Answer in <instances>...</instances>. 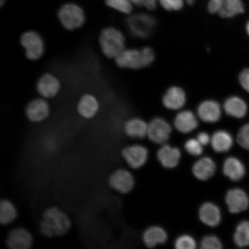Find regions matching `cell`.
I'll return each instance as SVG.
<instances>
[{"instance_id":"10","label":"cell","mask_w":249,"mask_h":249,"mask_svg":"<svg viewBox=\"0 0 249 249\" xmlns=\"http://www.w3.org/2000/svg\"><path fill=\"white\" fill-rule=\"evenodd\" d=\"M51 107L46 99L42 97L31 101L25 109V114L31 123L37 124L45 121L50 116Z\"/></svg>"},{"instance_id":"4","label":"cell","mask_w":249,"mask_h":249,"mask_svg":"<svg viewBox=\"0 0 249 249\" xmlns=\"http://www.w3.org/2000/svg\"><path fill=\"white\" fill-rule=\"evenodd\" d=\"M57 17L62 26L68 31L79 29L86 22V15L83 9L73 2L62 5L58 9Z\"/></svg>"},{"instance_id":"38","label":"cell","mask_w":249,"mask_h":249,"mask_svg":"<svg viewBox=\"0 0 249 249\" xmlns=\"http://www.w3.org/2000/svg\"><path fill=\"white\" fill-rule=\"evenodd\" d=\"M197 139L198 141L201 143V144L205 146L209 144L211 142V138L208 134L206 132H202L199 133L197 136Z\"/></svg>"},{"instance_id":"9","label":"cell","mask_w":249,"mask_h":249,"mask_svg":"<svg viewBox=\"0 0 249 249\" xmlns=\"http://www.w3.org/2000/svg\"><path fill=\"white\" fill-rule=\"evenodd\" d=\"M172 129L164 118L157 117L148 124L147 136L152 142L163 144L169 140Z\"/></svg>"},{"instance_id":"1","label":"cell","mask_w":249,"mask_h":249,"mask_svg":"<svg viewBox=\"0 0 249 249\" xmlns=\"http://www.w3.org/2000/svg\"><path fill=\"white\" fill-rule=\"evenodd\" d=\"M72 223L70 217L57 206L47 208L39 223V231L45 237H60L70 231Z\"/></svg>"},{"instance_id":"37","label":"cell","mask_w":249,"mask_h":249,"mask_svg":"<svg viewBox=\"0 0 249 249\" xmlns=\"http://www.w3.org/2000/svg\"><path fill=\"white\" fill-rule=\"evenodd\" d=\"M239 80L243 88L249 93V69L242 71L239 74Z\"/></svg>"},{"instance_id":"32","label":"cell","mask_w":249,"mask_h":249,"mask_svg":"<svg viewBox=\"0 0 249 249\" xmlns=\"http://www.w3.org/2000/svg\"><path fill=\"white\" fill-rule=\"evenodd\" d=\"M200 248L202 249H220L222 248V244L217 236L207 235L202 239Z\"/></svg>"},{"instance_id":"26","label":"cell","mask_w":249,"mask_h":249,"mask_svg":"<svg viewBox=\"0 0 249 249\" xmlns=\"http://www.w3.org/2000/svg\"><path fill=\"white\" fill-rule=\"evenodd\" d=\"M18 217V211L13 202L7 198L0 202V223L7 226L13 223Z\"/></svg>"},{"instance_id":"25","label":"cell","mask_w":249,"mask_h":249,"mask_svg":"<svg viewBox=\"0 0 249 249\" xmlns=\"http://www.w3.org/2000/svg\"><path fill=\"white\" fill-rule=\"evenodd\" d=\"M211 144L214 151L217 153H224L231 148L233 138L232 136L225 130H217L212 136Z\"/></svg>"},{"instance_id":"28","label":"cell","mask_w":249,"mask_h":249,"mask_svg":"<svg viewBox=\"0 0 249 249\" xmlns=\"http://www.w3.org/2000/svg\"><path fill=\"white\" fill-rule=\"evenodd\" d=\"M233 241L239 247L244 248L249 246V222L243 221L236 227Z\"/></svg>"},{"instance_id":"40","label":"cell","mask_w":249,"mask_h":249,"mask_svg":"<svg viewBox=\"0 0 249 249\" xmlns=\"http://www.w3.org/2000/svg\"><path fill=\"white\" fill-rule=\"evenodd\" d=\"M5 1L6 0H0V5H1V7H2L5 4Z\"/></svg>"},{"instance_id":"20","label":"cell","mask_w":249,"mask_h":249,"mask_svg":"<svg viewBox=\"0 0 249 249\" xmlns=\"http://www.w3.org/2000/svg\"><path fill=\"white\" fill-rule=\"evenodd\" d=\"M216 170V165L213 159L204 157L200 159L194 164L192 172L196 178L207 180L213 177Z\"/></svg>"},{"instance_id":"14","label":"cell","mask_w":249,"mask_h":249,"mask_svg":"<svg viewBox=\"0 0 249 249\" xmlns=\"http://www.w3.org/2000/svg\"><path fill=\"white\" fill-rule=\"evenodd\" d=\"M197 111L199 118L206 123H216L222 117L221 106L218 102L214 100L202 102L198 105Z\"/></svg>"},{"instance_id":"12","label":"cell","mask_w":249,"mask_h":249,"mask_svg":"<svg viewBox=\"0 0 249 249\" xmlns=\"http://www.w3.org/2000/svg\"><path fill=\"white\" fill-rule=\"evenodd\" d=\"M36 89L42 98L46 99H52L55 98L60 92L61 83L54 74L46 73L38 79Z\"/></svg>"},{"instance_id":"15","label":"cell","mask_w":249,"mask_h":249,"mask_svg":"<svg viewBox=\"0 0 249 249\" xmlns=\"http://www.w3.org/2000/svg\"><path fill=\"white\" fill-rule=\"evenodd\" d=\"M186 102V93L179 87H171L163 96L162 104L171 110H178L184 107Z\"/></svg>"},{"instance_id":"24","label":"cell","mask_w":249,"mask_h":249,"mask_svg":"<svg viewBox=\"0 0 249 249\" xmlns=\"http://www.w3.org/2000/svg\"><path fill=\"white\" fill-rule=\"evenodd\" d=\"M142 239L148 248H152L157 247L158 245L164 244L167 239V234L161 227L152 226L145 230Z\"/></svg>"},{"instance_id":"23","label":"cell","mask_w":249,"mask_h":249,"mask_svg":"<svg viewBox=\"0 0 249 249\" xmlns=\"http://www.w3.org/2000/svg\"><path fill=\"white\" fill-rule=\"evenodd\" d=\"M223 173L233 181L244 178L245 174V168L242 161L234 157L226 159L223 164Z\"/></svg>"},{"instance_id":"13","label":"cell","mask_w":249,"mask_h":249,"mask_svg":"<svg viewBox=\"0 0 249 249\" xmlns=\"http://www.w3.org/2000/svg\"><path fill=\"white\" fill-rule=\"evenodd\" d=\"M100 104L96 96L87 93L79 99L77 105V111L81 117L85 120H91L98 114Z\"/></svg>"},{"instance_id":"27","label":"cell","mask_w":249,"mask_h":249,"mask_svg":"<svg viewBox=\"0 0 249 249\" xmlns=\"http://www.w3.org/2000/svg\"><path fill=\"white\" fill-rule=\"evenodd\" d=\"M244 12L242 0H225L219 15L223 18H231Z\"/></svg>"},{"instance_id":"19","label":"cell","mask_w":249,"mask_h":249,"mask_svg":"<svg viewBox=\"0 0 249 249\" xmlns=\"http://www.w3.org/2000/svg\"><path fill=\"white\" fill-rule=\"evenodd\" d=\"M174 124L178 132L187 134L197 128L198 123L197 117L192 111L183 110L177 114Z\"/></svg>"},{"instance_id":"5","label":"cell","mask_w":249,"mask_h":249,"mask_svg":"<svg viewBox=\"0 0 249 249\" xmlns=\"http://www.w3.org/2000/svg\"><path fill=\"white\" fill-rule=\"evenodd\" d=\"M156 25L155 18L147 14L133 15L126 20V26L130 33L138 38H148L153 32Z\"/></svg>"},{"instance_id":"35","label":"cell","mask_w":249,"mask_h":249,"mask_svg":"<svg viewBox=\"0 0 249 249\" xmlns=\"http://www.w3.org/2000/svg\"><path fill=\"white\" fill-rule=\"evenodd\" d=\"M133 5L138 7H144L149 10H154L158 4V0H130Z\"/></svg>"},{"instance_id":"30","label":"cell","mask_w":249,"mask_h":249,"mask_svg":"<svg viewBox=\"0 0 249 249\" xmlns=\"http://www.w3.org/2000/svg\"><path fill=\"white\" fill-rule=\"evenodd\" d=\"M174 245L177 249H194L197 247V243L195 239L189 235L179 236L176 239Z\"/></svg>"},{"instance_id":"8","label":"cell","mask_w":249,"mask_h":249,"mask_svg":"<svg viewBox=\"0 0 249 249\" xmlns=\"http://www.w3.org/2000/svg\"><path fill=\"white\" fill-rule=\"evenodd\" d=\"M33 242L32 233L24 227L11 230L5 239V245L9 249H29L32 248Z\"/></svg>"},{"instance_id":"16","label":"cell","mask_w":249,"mask_h":249,"mask_svg":"<svg viewBox=\"0 0 249 249\" xmlns=\"http://www.w3.org/2000/svg\"><path fill=\"white\" fill-rule=\"evenodd\" d=\"M226 202L229 211L232 213H240L249 206L248 196L240 189L230 190L226 196Z\"/></svg>"},{"instance_id":"33","label":"cell","mask_w":249,"mask_h":249,"mask_svg":"<svg viewBox=\"0 0 249 249\" xmlns=\"http://www.w3.org/2000/svg\"><path fill=\"white\" fill-rule=\"evenodd\" d=\"M158 1L165 10L178 11L183 8L185 0H158Z\"/></svg>"},{"instance_id":"29","label":"cell","mask_w":249,"mask_h":249,"mask_svg":"<svg viewBox=\"0 0 249 249\" xmlns=\"http://www.w3.org/2000/svg\"><path fill=\"white\" fill-rule=\"evenodd\" d=\"M107 7L121 13L130 15L133 10V4L130 0H105Z\"/></svg>"},{"instance_id":"2","label":"cell","mask_w":249,"mask_h":249,"mask_svg":"<svg viewBox=\"0 0 249 249\" xmlns=\"http://www.w3.org/2000/svg\"><path fill=\"white\" fill-rule=\"evenodd\" d=\"M155 53L151 48L124 49L114 59L118 67L124 69L139 70L149 66L155 60Z\"/></svg>"},{"instance_id":"21","label":"cell","mask_w":249,"mask_h":249,"mask_svg":"<svg viewBox=\"0 0 249 249\" xmlns=\"http://www.w3.org/2000/svg\"><path fill=\"white\" fill-rule=\"evenodd\" d=\"M124 130L129 138L143 139L147 136L148 124L141 118H130L124 123Z\"/></svg>"},{"instance_id":"31","label":"cell","mask_w":249,"mask_h":249,"mask_svg":"<svg viewBox=\"0 0 249 249\" xmlns=\"http://www.w3.org/2000/svg\"><path fill=\"white\" fill-rule=\"evenodd\" d=\"M185 148L188 154L195 157L200 156L203 152V145L197 139H191L185 142Z\"/></svg>"},{"instance_id":"7","label":"cell","mask_w":249,"mask_h":249,"mask_svg":"<svg viewBox=\"0 0 249 249\" xmlns=\"http://www.w3.org/2000/svg\"><path fill=\"white\" fill-rule=\"evenodd\" d=\"M108 185L111 189L121 194H127L132 191L135 179L128 170L118 169L109 176Z\"/></svg>"},{"instance_id":"36","label":"cell","mask_w":249,"mask_h":249,"mask_svg":"<svg viewBox=\"0 0 249 249\" xmlns=\"http://www.w3.org/2000/svg\"><path fill=\"white\" fill-rule=\"evenodd\" d=\"M225 0H210L208 4V10L211 14H219Z\"/></svg>"},{"instance_id":"39","label":"cell","mask_w":249,"mask_h":249,"mask_svg":"<svg viewBox=\"0 0 249 249\" xmlns=\"http://www.w3.org/2000/svg\"><path fill=\"white\" fill-rule=\"evenodd\" d=\"M197 0H185V1L188 3L189 5L194 4Z\"/></svg>"},{"instance_id":"18","label":"cell","mask_w":249,"mask_h":249,"mask_svg":"<svg viewBox=\"0 0 249 249\" xmlns=\"http://www.w3.org/2000/svg\"><path fill=\"white\" fill-rule=\"evenodd\" d=\"M181 157L179 149L172 146L164 144L157 152V158L166 169H173L178 166Z\"/></svg>"},{"instance_id":"17","label":"cell","mask_w":249,"mask_h":249,"mask_svg":"<svg viewBox=\"0 0 249 249\" xmlns=\"http://www.w3.org/2000/svg\"><path fill=\"white\" fill-rule=\"evenodd\" d=\"M198 215L202 223L211 227L219 225L222 220L220 208L213 202L202 204L199 210Z\"/></svg>"},{"instance_id":"3","label":"cell","mask_w":249,"mask_h":249,"mask_svg":"<svg viewBox=\"0 0 249 249\" xmlns=\"http://www.w3.org/2000/svg\"><path fill=\"white\" fill-rule=\"evenodd\" d=\"M125 38L120 30L113 27H106L99 35V43L106 57L116 58L125 49Z\"/></svg>"},{"instance_id":"22","label":"cell","mask_w":249,"mask_h":249,"mask_svg":"<svg viewBox=\"0 0 249 249\" xmlns=\"http://www.w3.org/2000/svg\"><path fill=\"white\" fill-rule=\"evenodd\" d=\"M223 109L228 116L236 118L244 117L248 111L246 102L236 96H230L226 99L224 103Z\"/></svg>"},{"instance_id":"11","label":"cell","mask_w":249,"mask_h":249,"mask_svg":"<svg viewBox=\"0 0 249 249\" xmlns=\"http://www.w3.org/2000/svg\"><path fill=\"white\" fill-rule=\"evenodd\" d=\"M121 155L130 168L138 169L147 162L148 151L144 146L135 144L124 148Z\"/></svg>"},{"instance_id":"34","label":"cell","mask_w":249,"mask_h":249,"mask_svg":"<svg viewBox=\"0 0 249 249\" xmlns=\"http://www.w3.org/2000/svg\"><path fill=\"white\" fill-rule=\"evenodd\" d=\"M237 141L242 147L249 150V124H245L239 130Z\"/></svg>"},{"instance_id":"6","label":"cell","mask_w":249,"mask_h":249,"mask_svg":"<svg viewBox=\"0 0 249 249\" xmlns=\"http://www.w3.org/2000/svg\"><path fill=\"white\" fill-rule=\"evenodd\" d=\"M20 42L24 49L25 55L31 61L38 60L44 54V40L36 31L29 30L23 33L20 36Z\"/></svg>"},{"instance_id":"41","label":"cell","mask_w":249,"mask_h":249,"mask_svg":"<svg viewBox=\"0 0 249 249\" xmlns=\"http://www.w3.org/2000/svg\"><path fill=\"white\" fill-rule=\"evenodd\" d=\"M247 31L248 35L249 36V20L247 24Z\"/></svg>"}]
</instances>
